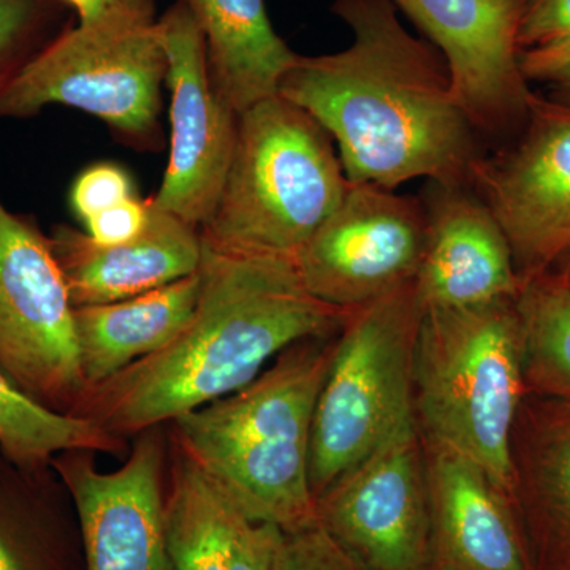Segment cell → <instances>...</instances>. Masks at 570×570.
I'll return each instance as SVG.
<instances>
[{"instance_id":"obj_1","label":"cell","mask_w":570,"mask_h":570,"mask_svg":"<svg viewBox=\"0 0 570 570\" xmlns=\"http://www.w3.org/2000/svg\"><path fill=\"white\" fill-rule=\"evenodd\" d=\"M333 11L351 29V45L296 56L277 94L336 141L351 183L471 186L478 130L441 52L406 31L392 0H336Z\"/></svg>"},{"instance_id":"obj_2","label":"cell","mask_w":570,"mask_h":570,"mask_svg":"<svg viewBox=\"0 0 570 570\" xmlns=\"http://www.w3.org/2000/svg\"><path fill=\"white\" fill-rule=\"evenodd\" d=\"M193 317L163 348L86 393L75 417L130 439L246 387L306 340L337 335L351 311L307 291L288 255L202 242Z\"/></svg>"},{"instance_id":"obj_3","label":"cell","mask_w":570,"mask_h":570,"mask_svg":"<svg viewBox=\"0 0 570 570\" xmlns=\"http://www.w3.org/2000/svg\"><path fill=\"white\" fill-rule=\"evenodd\" d=\"M335 337L285 348L246 387L168 423V439L250 523L288 532L316 521L311 442Z\"/></svg>"},{"instance_id":"obj_4","label":"cell","mask_w":570,"mask_h":570,"mask_svg":"<svg viewBox=\"0 0 570 570\" xmlns=\"http://www.w3.org/2000/svg\"><path fill=\"white\" fill-rule=\"evenodd\" d=\"M515 299L423 309L414 360V420L515 501L513 426L527 395Z\"/></svg>"},{"instance_id":"obj_5","label":"cell","mask_w":570,"mask_h":570,"mask_svg":"<svg viewBox=\"0 0 570 570\" xmlns=\"http://www.w3.org/2000/svg\"><path fill=\"white\" fill-rule=\"evenodd\" d=\"M347 187L332 137L276 94L239 115L234 157L202 242L295 257Z\"/></svg>"},{"instance_id":"obj_6","label":"cell","mask_w":570,"mask_h":570,"mask_svg":"<svg viewBox=\"0 0 570 570\" xmlns=\"http://www.w3.org/2000/svg\"><path fill=\"white\" fill-rule=\"evenodd\" d=\"M167 70L156 0H126L45 45L0 92V116L32 118L63 105L96 116L124 145L157 151Z\"/></svg>"},{"instance_id":"obj_7","label":"cell","mask_w":570,"mask_h":570,"mask_svg":"<svg viewBox=\"0 0 570 570\" xmlns=\"http://www.w3.org/2000/svg\"><path fill=\"white\" fill-rule=\"evenodd\" d=\"M422 316L415 281L348 313L335 337L314 415V498L414 422V360Z\"/></svg>"},{"instance_id":"obj_8","label":"cell","mask_w":570,"mask_h":570,"mask_svg":"<svg viewBox=\"0 0 570 570\" xmlns=\"http://www.w3.org/2000/svg\"><path fill=\"white\" fill-rule=\"evenodd\" d=\"M73 314L50 238L0 198V370L41 406L67 415L88 393Z\"/></svg>"},{"instance_id":"obj_9","label":"cell","mask_w":570,"mask_h":570,"mask_svg":"<svg viewBox=\"0 0 570 570\" xmlns=\"http://www.w3.org/2000/svg\"><path fill=\"white\" fill-rule=\"evenodd\" d=\"M316 520L366 570H431L426 453L415 420L317 494Z\"/></svg>"},{"instance_id":"obj_10","label":"cell","mask_w":570,"mask_h":570,"mask_svg":"<svg viewBox=\"0 0 570 570\" xmlns=\"http://www.w3.org/2000/svg\"><path fill=\"white\" fill-rule=\"evenodd\" d=\"M425 205L351 183L340 206L295 255L307 291L352 311L414 283L426 245Z\"/></svg>"},{"instance_id":"obj_11","label":"cell","mask_w":570,"mask_h":570,"mask_svg":"<svg viewBox=\"0 0 570 570\" xmlns=\"http://www.w3.org/2000/svg\"><path fill=\"white\" fill-rule=\"evenodd\" d=\"M97 453L69 450L51 461L73 504L86 570H171L165 532L168 441L142 431L121 468L104 472Z\"/></svg>"},{"instance_id":"obj_12","label":"cell","mask_w":570,"mask_h":570,"mask_svg":"<svg viewBox=\"0 0 570 570\" xmlns=\"http://www.w3.org/2000/svg\"><path fill=\"white\" fill-rule=\"evenodd\" d=\"M159 26L168 62L170 157L153 202L200 230L230 168L239 115L212 80L205 39L190 10L176 0Z\"/></svg>"},{"instance_id":"obj_13","label":"cell","mask_w":570,"mask_h":570,"mask_svg":"<svg viewBox=\"0 0 570 570\" xmlns=\"http://www.w3.org/2000/svg\"><path fill=\"white\" fill-rule=\"evenodd\" d=\"M528 112L519 146L480 157L471 179L508 238L521 283L570 254V105L532 96Z\"/></svg>"},{"instance_id":"obj_14","label":"cell","mask_w":570,"mask_h":570,"mask_svg":"<svg viewBox=\"0 0 570 570\" xmlns=\"http://www.w3.org/2000/svg\"><path fill=\"white\" fill-rule=\"evenodd\" d=\"M433 41L478 134H494L528 112L517 43V0H392Z\"/></svg>"},{"instance_id":"obj_15","label":"cell","mask_w":570,"mask_h":570,"mask_svg":"<svg viewBox=\"0 0 570 570\" xmlns=\"http://www.w3.org/2000/svg\"><path fill=\"white\" fill-rule=\"evenodd\" d=\"M426 245L415 277L423 309L515 299L521 281L497 217L469 184L433 183Z\"/></svg>"},{"instance_id":"obj_16","label":"cell","mask_w":570,"mask_h":570,"mask_svg":"<svg viewBox=\"0 0 570 570\" xmlns=\"http://www.w3.org/2000/svg\"><path fill=\"white\" fill-rule=\"evenodd\" d=\"M425 444L431 570H538L517 504L471 460Z\"/></svg>"},{"instance_id":"obj_17","label":"cell","mask_w":570,"mask_h":570,"mask_svg":"<svg viewBox=\"0 0 570 570\" xmlns=\"http://www.w3.org/2000/svg\"><path fill=\"white\" fill-rule=\"evenodd\" d=\"M48 238L73 307L146 294L194 275L202 262L200 230L154 202L148 225L130 242L100 245L70 225H56Z\"/></svg>"},{"instance_id":"obj_18","label":"cell","mask_w":570,"mask_h":570,"mask_svg":"<svg viewBox=\"0 0 570 570\" xmlns=\"http://www.w3.org/2000/svg\"><path fill=\"white\" fill-rule=\"evenodd\" d=\"M198 295L197 272L121 302L75 307V333L88 390L167 346L193 317Z\"/></svg>"},{"instance_id":"obj_19","label":"cell","mask_w":570,"mask_h":570,"mask_svg":"<svg viewBox=\"0 0 570 570\" xmlns=\"http://www.w3.org/2000/svg\"><path fill=\"white\" fill-rule=\"evenodd\" d=\"M205 39L217 91L238 115L276 96L296 56L277 36L266 0H179Z\"/></svg>"},{"instance_id":"obj_20","label":"cell","mask_w":570,"mask_h":570,"mask_svg":"<svg viewBox=\"0 0 570 570\" xmlns=\"http://www.w3.org/2000/svg\"><path fill=\"white\" fill-rule=\"evenodd\" d=\"M0 570H86L77 513L55 469L0 452Z\"/></svg>"},{"instance_id":"obj_21","label":"cell","mask_w":570,"mask_h":570,"mask_svg":"<svg viewBox=\"0 0 570 570\" xmlns=\"http://www.w3.org/2000/svg\"><path fill=\"white\" fill-rule=\"evenodd\" d=\"M165 532L171 570H230L249 520L168 439Z\"/></svg>"},{"instance_id":"obj_22","label":"cell","mask_w":570,"mask_h":570,"mask_svg":"<svg viewBox=\"0 0 570 570\" xmlns=\"http://www.w3.org/2000/svg\"><path fill=\"white\" fill-rule=\"evenodd\" d=\"M553 403L512 436L517 509L527 505L538 520L551 558L570 553V406Z\"/></svg>"},{"instance_id":"obj_23","label":"cell","mask_w":570,"mask_h":570,"mask_svg":"<svg viewBox=\"0 0 570 570\" xmlns=\"http://www.w3.org/2000/svg\"><path fill=\"white\" fill-rule=\"evenodd\" d=\"M126 439L112 436L89 420L41 406L0 370V452L24 469L51 466L69 450L124 453Z\"/></svg>"},{"instance_id":"obj_24","label":"cell","mask_w":570,"mask_h":570,"mask_svg":"<svg viewBox=\"0 0 570 570\" xmlns=\"http://www.w3.org/2000/svg\"><path fill=\"white\" fill-rule=\"evenodd\" d=\"M515 305L527 392L570 406V285L549 272L530 277Z\"/></svg>"},{"instance_id":"obj_25","label":"cell","mask_w":570,"mask_h":570,"mask_svg":"<svg viewBox=\"0 0 570 570\" xmlns=\"http://www.w3.org/2000/svg\"><path fill=\"white\" fill-rule=\"evenodd\" d=\"M58 0H0V92L69 24Z\"/></svg>"},{"instance_id":"obj_26","label":"cell","mask_w":570,"mask_h":570,"mask_svg":"<svg viewBox=\"0 0 570 570\" xmlns=\"http://www.w3.org/2000/svg\"><path fill=\"white\" fill-rule=\"evenodd\" d=\"M272 570H366L314 521L299 530L281 531Z\"/></svg>"},{"instance_id":"obj_27","label":"cell","mask_w":570,"mask_h":570,"mask_svg":"<svg viewBox=\"0 0 570 570\" xmlns=\"http://www.w3.org/2000/svg\"><path fill=\"white\" fill-rule=\"evenodd\" d=\"M134 197L132 179L115 164H96L71 186L70 205L82 224L96 214Z\"/></svg>"},{"instance_id":"obj_28","label":"cell","mask_w":570,"mask_h":570,"mask_svg":"<svg viewBox=\"0 0 570 570\" xmlns=\"http://www.w3.org/2000/svg\"><path fill=\"white\" fill-rule=\"evenodd\" d=\"M570 37V0H530L520 11L517 43L524 51Z\"/></svg>"},{"instance_id":"obj_29","label":"cell","mask_w":570,"mask_h":570,"mask_svg":"<svg viewBox=\"0 0 570 570\" xmlns=\"http://www.w3.org/2000/svg\"><path fill=\"white\" fill-rule=\"evenodd\" d=\"M153 200L130 197L86 220V234L100 245H119L137 238L151 217Z\"/></svg>"},{"instance_id":"obj_30","label":"cell","mask_w":570,"mask_h":570,"mask_svg":"<svg viewBox=\"0 0 570 570\" xmlns=\"http://www.w3.org/2000/svg\"><path fill=\"white\" fill-rule=\"evenodd\" d=\"M279 534L273 524L247 523L236 543L230 570H272Z\"/></svg>"},{"instance_id":"obj_31","label":"cell","mask_w":570,"mask_h":570,"mask_svg":"<svg viewBox=\"0 0 570 570\" xmlns=\"http://www.w3.org/2000/svg\"><path fill=\"white\" fill-rule=\"evenodd\" d=\"M570 63V37L547 47L534 48L520 55V67L524 78L549 80L551 75Z\"/></svg>"},{"instance_id":"obj_32","label":"cell","mask_w":570,"mask_h":570,"mask_svg":"<svg viewBox=\"0 0 570 570\" xmlns=\"http://www.w3.org/2000/svg\"><path fill=\"white\" fill-rule=\"evenodd\" d=\"M77 14L78 24H91L102 20L110 11L118 9L126 0H58Z\"/></svg>"},{"instance_id":"obj_33","label":"cell","mask_w":570,"mask_h":570,"mask_svg":"<svg viewBox=\"0 0 570 570\" xmlns=\"http://www.w3.org/2000/svg\"><path fill=\"white\" fill-rule=\"evenodd\" d=\"M549 81L554 82L562 96L570 102V63L568 67H564V69L558 70L557 73L551 75Z\"/></svg>"},{"instance_id":"obj_34","label":"cell","mask_w":570,"mask_h":570,"mask_svg":"<svg viewBox=\"0 0 570 570\" xmlns=\"http://www.w3.org/2000/svg\"><path fill=\"white\" fill-rule=\"evenodd\" d=\"M551 569L570 570V553L560 554V557L551 558Z\"/></svg>"},{"instance_id":"obj_35","label":"cell","mask_w":570,"mask_h":570,"mask_svg":"<svg viewBox=\"0 0 570 570\" xmlns=\"http://www.w3.org/2000/svg\"><path fill=\"white\" fill-rule=\"evenodd\" d=\"M566 262H568V265H566V269L560 276L570 285V254L566 257Z\"/></svg>"}]
</instances>
